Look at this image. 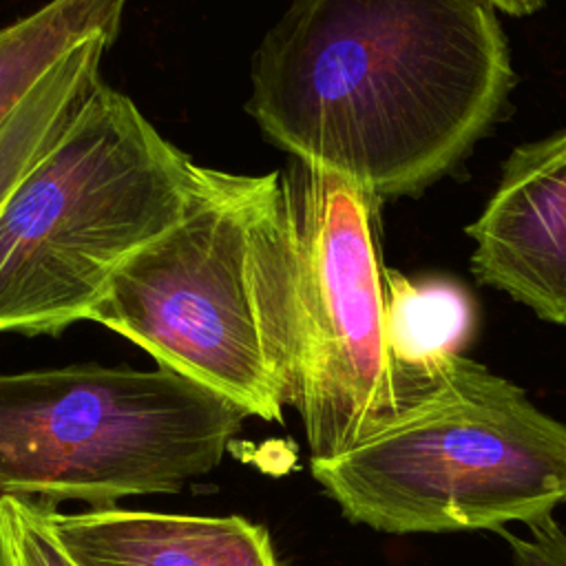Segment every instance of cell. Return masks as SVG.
<instances>
[{
  "label": "cell",
  "instance_id": "6da1fadb",
  "mask_svg": "<svg viewBox=\"0 0 566 566\" xmlns=\"http://www.w3.org/2000/svg\"><path fill=\"white\" fill-rule=\"evenodd\" d=\"M250 80L245 108L272 144L382 201L473 148L513 64L486 0H292Z\"/></svg>",
  "mask_w": 566,
  "mask_h": 566
},
{
  "label": "cell",
  "instance_id": "7a4b0ae2",
  "mask_svg": "<svg viewBox=\"0 0 566 566\" xmlns=\"http://www.w3.org/2000/svg\"><path fill=\"white\" fill-rule=\"evenodd\" d=\"M88 321L245 416L281 422L294 380V248L281 170L203 166L186 214L117 268Z\"/></svg>",
  "mask_w": 566,
  "mask_h": 566
},
{
  "label": "cell",
  "instance_id": "3957f363",
  "mask_svg": "<svg viewBox=\"0 0 566 566\" xmlns=\"http://www.w3.org/2000/svg\"><path fill=\"white\" fill-rule=\"evenodd\" d=\"M201 172L99 82L0 210V332L88 321L117 268L186 214Z\"/></svg>",
  "mask_w": 566,
  "mask_h": 566
},
{
  "label": "cell",
  "instance_id": "277c9868",
  "mask_svg": "<svg viewBox=\"0 0 566 566\" xmlns=\"http://www.w3.org/2000/svg\"><path fill=\"white\" fill-rule=\"evenodd\" d=\"M310 469L356 524L394 535L497 533L566 504V422L460 354L411 409Z\"/></svg>",
  "mask_w": 566,
  "mask_h": 566
},
{
  "label": "cell",
  "instance_id": "5b68a950",
  "mask_svg": "<svg viewBox=\"0 0 566 566\" xmlns=\"http://www.w3.org/2000/svg\"><path fill=\"white\" fill-rule=\"evenodd\" d=\"M248 416L168 369L0 374V495L115 506L217 469Z\"/></svg>",
  "mask_w": 566,
  "mask_h": 566
},
{
  "label": "cell",
  "instance_id": "8992f818",
  "mask_svg": "<svg viewBox=\"0 0 566 566\" xmlns=\"http://www.w3.org/2000/svg\"><path fill=\"white\" fill-rule=\"evenodd\" d=\"M294 248V380L310 460L334 458L411 409L436 376L405 371L385 332L380 201L292 159L281 170Z\"/></svg>",
  "mask_w": 566,
  "mask_h": 566
},
{
  "label": "cell",
  "instance_id": "52a82bcc",
  "mask_svg": "<svg viewBox=\"0 0 566 566\" xmlns=\"http://www.w3.org/2000/svg\"><path fill=\"white\" fill-rule=\"evenodd\" d=\"M467 234L480 283L566 325V128L509 155Z\"/></svg>",
  "mask_w": 566,
  "mask_h": 566
},
{
  "label": "cell",
  "instance_id": "ba28073f",
  "mask_svg": "<svg viewBox=\"0 0 566 566\" xmlns=\"http://www.w3.org/2000/svg\"><path fill=\"white\" fill-rule=\"evenodd\" d=\"M46 517L75 566H283L268 528L239 515L46 504Z\"/></svg>",
  "mask_w": 566,
  "mask_h": 566
},
{
  "label": "cell",
  "instance_id": "9c48e42d",
  "mask_svg": "<svg viewBox=\"0 0 566 566\" xmlns=\"http://www.w3.org/2000/svg\"><path fill=\"white\" fill-rule=\"evenodd\" d=\"M115 38V33H97L73 46L0 128V210L22 177L64 135L102 82V57Z\"/></svg>",
  "mask_w": 566,
  "mask_h": 566
},
{
  "label": "cell",
  "instance_id": "30bf717a",
  "mask_svg": "<svg viewBox=\"0 0 566 566\" xmlns=\"http://www.w3.org/2000/svg\"><path fill=\"white\" fill-rule=\"evenodd\" d=\"M382 287L387 345L405 371L436 376L471 343L478 310L460 283L444 276L416 281L385 268Z\"/></svg>",
  "mask_w": 566,
  "mask_h": 566
},
{
  "label": "cell",
  "instance_id": "8fae6325",
  "mask_svg": "<svg viewBox=\"0 0 566 566\" xmlns=\"http://www.w3.org/2000/svg\"><path fill=\"white\" fill-rule=\"evenodd\" d=\"M126 0H49L0 29V128L31 88L73 46L119 33Z\"/></svg>",
  "mask_w": 566,
  "mask_h": 566
},
{
  "label": "cell",
  "instance_id": "7c38bea8",
  "mask_svg": "<svg viewBox=\"0 0 566 566\" xmlns=\"http://www.w3.org/2000/svg\"><path fill=\"white\" fill-rule=\"evenodd\" d=\"M0 566H75L51 531L44 502L0 495Z\"/></svg>",
  "mask_w": 566,
  "mask_h": 566
},
{
  "label": "cell",
  "instance_id": "4fadbf2b",
  "mask_svg": "<svg viewBox=\"0 0 566 566\" xmlns=\"http://www.w3.org/2000/svg\"><path fill=\"white\" fill-rule=\"evenodd\" d=\"M526 531L528 535L497 531L511 548L513 566H566V531L553 515L526 524Z\"/></svg>",
  "mask_w": 566,
  "mask_h": 566
},
{
  "label": "cell",
  "instance_id": "5bb4252c",
  "mask_svg": "<svg viewBox=\"0 0 566 566\" xmlns=\"http://www.w3.org/2000/svg\"><path fill=\"white\" fill-rule=\"evenodd\" d=\"M486 2L509 15H531L539 11L546 0H486Z\"/></svg>",
  "mask_w": 566,
  "mask_h": 566
}]
</instances>
